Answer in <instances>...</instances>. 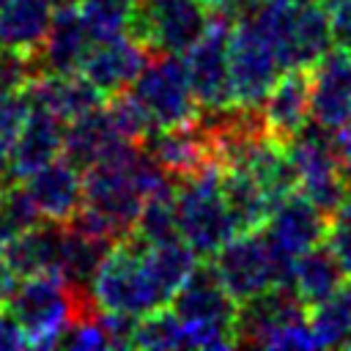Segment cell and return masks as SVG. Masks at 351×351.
Segmentation results:
<instances>
[{"label":"cell","mask_w":351,"mask_h":351,"mask_svg":"<svg viewBox=\"0 0 351 351\" xmlns=\"http://www.w3.org/2000/svg\"><path fill=\"white\" fill-rule=\"evenodd\" d=\"M44 71L36 52L0 47V93H22Z\"/></svg>","instance_id":"836d02e7"},{"label":"cell","mask_w":351,"mask_h":351,"mask_svg":"<svg viewBox=\"0 0 351 351\" xmlns=\"http://www.w3.org/2000/svg\"><path fill=\"white\" fill-rule=\"evenodd\" d=\"M14 282H16V277L11 274V269H8V263H5V255H3V239H0V304L8 299Z\"/></svg>","instance_id":"ab89813d"},{"label":"cell","mask_w":351,"mask_h":351,"mask_svg":"<svg viewBox=\"0 0 351 351\" xmlns=\"http://www.w3.org/2000/svg\"><path fill=\"white\" fill-rule=\"evenodd\" d=\"M30 112L25 93H0V156L8 159V151Z\"/></svg>","instance_id":"8d00e7d4"},{"label":"cell","mask_w":351,"mask_h":351,"mask_svg":"<svg viewBox=\"0 0 351 351\" xmlns=\"http://www.w3.org/2000/svg\"><path fill=\"white\" fill-rule=\"evenodd\" d=\"M261 230H263V239L271 250L274 280L280 285H291L293 258L324 241L326 214L307 195H302L296 189L271 208V214Z\"/></svg>","instance_id":"ba28073f"},{"label":"cell","mask_w":351,"mask_h":351,"mask_svg":"<svg viewBox=\"0 0 351 351\" xmlns=\"http://www.w3.org/2000/svg\"><path fill=\"white\" fill-rule=\"evenodd\" d=\"M93 38L77 11L74 3L69 5H58L52 11V22H49V30L44 36V44L41 49L36 52L38 55V63H41V71L44 74H74L80 71V63L82 58L88 55Z\"/></svg>","instance_id":"44dd1931"},{"label":"cell","mask_w":351,"mask_h":351,"mask_svg":"<svg viewBox=\"0 0 351 351\" xmlns=\"http://www.w3.org/2000/svg\"><path fill=\"white\" fill-rule=\"evenodd\" d=\"M211 263L236 302H244L274 285V261L261 228L230 236L211 255Z\"/></svg>","instance_id":"7c38bea8"},{"label":"cell","mask_w":351,"mask_h":351,"mask_svg":"<svg viewBox=\"0 0 351 351\" xmlns=\"http://www.w3.org/2000/svg\"><path fill=\"white\" fill-rule=\"evenodd\" d=\"M60 247H63V222H47L11 236L3 241V255L16 280L44 271H60Z\"/></svg>","instance_id":"7402d4cb"},{"label":"cell","mask_w":351,"mask_h":351,"mask_svg":"<svg viewBox=\"0 0 351 351\" xmlns=\"http://www.w3.org/2000/svg\"><path fill=\"white\" fill-rule=\"evenodd\" d=\"M145 244L126 236L121 239L99 263V269L90 277V299L104 313H129V315H145L156 307H165L167 299L151 280L145 261H143Z\"/></svg>","instance_id":"277c9868"},{"label":"cell","mask_w":351,"mask_h":351,"mask_svg":"<svg viewBox=\"0 0 351 351\" xmlns=\"http://www.w3.org/2000/svg\"><path fill=\"white\" fill-rule=\"evenodd\" d=\"M3 304L19 321L30 348H55L71 321L99 310L90 291L69 282L60 271L16 280Z\"/></svg>","instance_id":"6da1fadb"},{"label":"cell","mask_w":351,"mask_h":351,"mask_svg":"<svg viewBox=\"0 0 351 351\" xmlns=\"http://www.w3.org/2000/svg\"><path fill=\"white\" fill-rule=\"evenodd\" d=\"M324 3H332V0H324Z\"/></svg>","instance_id":"bcb514c9"},{"label":"cell","mask_w":351,"mask_h":351,"mask_svg":"<svg viewBox=\"0 0 351 351\" xmlns=\"http://www.w3.org/2000/svg\"><path fill=\"white\" fill-rule=\"evenodd\" d=\"M52 5H69V3H74V0H49Z\"/></svg>","instance_id":"7bdbcfd3"},{"label":"cell","mask_w":351,"mask_h":351,"mask_svg":"<svg viewBox=\"0 0 351 351\" xmlns=\"http://www.w3.org/2000/svg\"><path fill=\"white\" fill-rule=\"evenodd\" d=\"M335 143H337V148H340V154H343V159H346V154H351V112H348L346 121L335 129Z\"/></svg>","instance_id":"60d3db41"},{"label":"cell","mask_w":351,"mask_h":351,"mask_svg":"<svg viewBox=\"0 0 351 351\" xmlns=\"http://www.w3.org/2000/svg\"><path fill=\"white\" fill-rule=\"evenodd\" d=\"M148 58H151V52L143 44H137L132 36L123 33L115 38L93 41L88 55L80 63V74L85 80H90L104 96H110L115 90L129 88Z\"/></svg>","instance_id":"2e32d148"},{"label":"cell","mask_w":351,"mask_h":351,"mask_svg":"<svg viewBox=\"0 0 351 351\" xmlns=\"http://www.w3.org/2000/svg\"><path fill=\"white\" fill-rule=\"evenodd\" d=\"M126 140L112 129L104 107L85 112L74 121H69L63 126V154L74 167L85 170L101 159H107L110 154H115L118 148H123Z\"/></svg>","instance_id":"603a6c76"},{"label":"cell","mask_w":351,"mask_h":351,"mask_svg":"<svg viewBox=\"0 0 351 351\" xmlns=\"http://www.w3.org/2000/svg\"><path fill=\"white\" fill-rule=\"evenodd\" d=\"M285 151L299 176V192L307 195L326 217L351 195L343 176V154L335 132L313 118L285 143Z\"/></svg>","instance_id":"8992f818"},{"label":"cell","mask_w":351,"mask_h":351,"mask_svg":"<svg viewBox=\"0 0 351 351\" xmlns=\"http://www.w3.org/2000/svg\"><path fill=\"white\" fill-rule=\"evenodd\" d=\"M219 189L225 197V206L230 211V219L236 225V233L258 230L266 225L274 200L266 195V189L255 181V176L241 165H228L219 170Z\"/></svg>","instance_id":"cb8c5ba5"},{"label":"cell","mask_w":351,"mask_h":351,"mask_svg":"<svg viewBox=\"0 0 351 351\" xmlns=\"http://www.w3.org/2000/svg\"><path fill=\"white\" fill-rule=\"evenodd\" d=\"M269 134L288 143L310 121V69H285L261 104Z\"/></svg>","instance_id":"d6986e66"},{"label":"cell","mask_w":351,"mask_h":351,"mask_svg":"<svg viewBox=\"0 0 351 351\" xmlns=\"http://www.w3.org/2000/svg\"><path fill=\"white\" fill-rule=\"evenodd\" d=\"M38 222H41V214L36 211L22 181H11L8 186L0 189V239L3 241Z\"/></svg>","instance_id":"d6a6232c"},{"label":"cell","mask_w":351,"mask_h":351,"mask_svg":"<svg viewBox=\"0 0 351 351\" xmlns=\"http://www.w3.org/2000/svg\"><path fill=\"white\" fill-rule=\"evenodd\" d=\"M176 189L178 186H167L159 189L154 195H148L140 206V214L134 219L132 228V239H137L140 244L151 247L159 244L165 239L178 236V214H176Z\"/></svg>","instance_id":"f1b7e54d"},{"label":"cell","mask_w":351,"mask_h":351,"mask_svg":"<svg viewBox=\"0 0 351 351\" xmlns=\"http://www.w3.org/2000/svg\"><path fill=\"white\" fill-rule=\"evenodd\" d=\"M329 5V25H332V44L351 55V0H332Z\"/></svg>","instance_id":"74e56055"},{"label":"cell","mask_w":351,"mask_h":351,"mask_svg":"<svg viewBox=\"0 0 351 351\" xmlns=\"http://www.w3.org/2000/svg\"><path fill=\"white\" fill-rule=\"evenodd\" d=\"M250 22L282 69H310L332 49L329 5L324 0H261Z\"/></svg>","instance_id":"7a4b0ae2"},{"label":"cell","mask_w":351,"mask_h":351,"mask_svg":"<svg viewBox=\"0 0 351 351\" xmlns=\"http://www.w3.org/2000/svg\"><path fill=\"white\" fill-rule=\"evenodd\" d=\"M5 3H8V0H0V8H3V5H5Z\"/></svg>","instance_id":"f6af8a7d"},{"label":"cell","mask_w":351,"mask_h":351,"mask_svg":"<svg viewBox=\"0 0 351 351\" xmlns=\"http://www.w3.org/2000/svg\"><path fill=\"white\" fill-rule=\"evenodd\" d=\"M228 71H230V93L239 104L261 107L277 77L285 71L274 55V49L263 41V36L252 27L250 19L236 22L228 38Z\"/></svg>","instance_id":"30bf717a"},{"label":"cell","mask_w":351,"mask_h":351,"mask_svg":"<svg viewBox=\"0 0 351 351\" xmlns=\"http://www.w3.org/2000/svg\"><path fill=\"white\" fill-rule=\"evenodd\" d=\"M25 189L47 222H69L82 206V170L74 167L66 156H58L30 173Z\"/></svg>","instance_id":"e0dca14e"},{"label":"cell","mask_w":351,"mask_h":351,"mask_svg":"<svg viewBox=\"0 0 351 351\" xmlns=\"http://www.w3.org/2000/svg\"><path fill=\"white\" fill-rule=\"evenodd\" d=\"M230 22L211 11V22L203 36L181 55L197 107H225L233 101L230 71H228V38Z\"/></svg>","instance_id":"8fae6325"},{"label":"cell","mask_w":351,"mask_h":351,"mask_svg":"<svg viewBox=\"0 0 351 351\" xmlns=\"http://www.w3.org/2000/svg\"><path fill=\"white\" fill-rule=\"evenodd\" d=\"M132 348H189L186 324L170 310V304L156 307L137 318Z\"/></svg>","instance_id":"f546056e"},{"label":"cell","mask_w":351,"mask_h":351,"mask_svg":"<svg viewBox=\"0 0 351 351\" xmlns=\"http://www.w3.org/2000/svg\"><path fill=\"white\" fill-rule=\"evenodd\" d=\"M343 176H346V184L351 192V154H346V159H343Z\"/></svg>","instance_id":"b9f144b4"},{"label":"cell","mask_w":351,"mask_h":351,"mask_svg":"<svg viewBox=\"0 0 351 351\" xmlns=\"http://www.w3.org/2000/svg\"><path fill=\"white\" fill-rule=\"evenodd\" d=\"M63 121L49 115L47 110L30 107L11 151H8V167L16 181H25L30 173L44 167L47 162L58 159L63 154Z\"/></svg>","instance_id":"ffe728a7"},{"label":"cell","mask_w":351,"mask_h":351,"mask_svg":"<svg viewBox=\"0 0 351 351\" xmlns=\"http://www.w3.org/2000/svg\"><path fill=\"white\" fill-rule=\"evenodd\" d=\"M25 346H27V337H25L19 321L14 318V313L5 304H0V348L11 351V348H25Z\"/></svg>","instance_id":"f35d334b"},{"label":"cell","mask_w":351,"mask_h":351,"mask_svg":"<svg viewBox=\"0 0 351 351\" xmlns=\"http://www.w3.org/2000/svg\"><path fill=\"white\" fill-rule=\"evenodd\" d=\"M307 326L315 346L351 348V285H340L335 293L307 307Z\"/></svg>","instance_id":"83f0119b"},{"label":"cell","mask_w":351,"mask_h":351,"mask_svg":"<svg viewBox=\"0 0 351 351\" xmlns=\"http://www.w3.org/2000/svg\"><path fill=\"white\" fill-rule=\"evenodd\" d=\"M22 93L27 96L30 107L47 110L49 115L60 118L63 123L104 107V99H107L80 71H74V74H41Z\"/></svg>","instance_id":"ac0fdd59"},{"label":"cell","mask_w":351,"mask_h":351,"mask_svg":"<svg viewBox=\"0 0 351 351\" xmlns=\"http://www.w3.org/2000/svg\"><path fill=\"white\" fill-rule=\"evenodd\" d=\"M52 22L49 0H8L0 8V47L38 52Z\"/></svg>","instance_id":"d4e9b609"},{"label":"cell","mask_w":351,"mask_h":351,"mask_svg":"<svg viewBox=\"0 0 351 351\" xmlns=\"http://www.w3.org/2000/svg\"><path fill=\"white\" fill-rule=\"evenodd\" d=\"M219 165H208L178 181L176 189L178 236L195 250L197 258H211L230 236H236V225L219 189Z\"/></svg>","instance_id":"5b68a950"},{"label":"cell","mask_w":351,"mask_h":351,"mask_svg":"<svg viewBox=\"0 0 351 351\" xmlns=\"http://www.w3.org/2000/svg\"><path fill=\"white\" fill-rule=\"evenodd\" d=\"M143 151L176 181H184L208 165H219L214 159L211 140L197 123V118L154 129L143 140Z\"/></svg>","instance_id":"4fadbf2b"},{"label":"cell","mask_w":351,"mask_h":351,"mask_svg":"<svg viewBox=\"0 0 351 351\" xmlns=\"http://www.w3.org/2000/svg\"><path fill=\"white\" fill-rule=\"evenodd\" d=\"M236 307H239V302L222 285L211 258H206L203 263L197 261L195 269L189 271V277L181 282V288L170 299V310L181 321L214 324V326H225V329H233Z\"/></svg>","instance_id":"5bb4252c"},{"label":"cell","mask_w":351,"mask_h":351,"mask_svg":"<svg viewBox=\"0 0 351 351\" xmlns=\"http://www.w3.org/2000/svg\"><path fill=\"white\" fill-rule=\"evenodd\" d=\"M211 8L203 0H134L126 36L151 55H184L208 27Z\"/></svg>","instance_id":"52a82bcc"},{"label":"cell","mask_w":351,"mask_h":351,"mask_svg":"<svg viewBox=\"0 0 351 351\" xmlns=\"http://www.w3.org/2000/svg\"><path fill=\"white\" fill-rule=\"evenodd\" d=\"M129 90L148 110L156 129L184 123L197 115V99L192 93L181 55L154 52L129 85Z\"/></svg>","instance_id":"9c48e42d"},{"label":"cell","mask_w":351,"mask_h":351,"mask_svg":"<svg viewBox=\"0 0 351 351\" xmlns=\"http://www.w3.org/2000/svg\"><path fill=\"white\" fill-rule=\"evenodd\" d=\"M326 247L332 250L337 266L351 280V195L326 217Z\"/></svg>","instance_id":"e575fe53"},{"label":"cell","mask_w":351,"mask_h":351,"mask_svg":"<svg viewBox=\"0 0 351 351\" xmlns=\"http://www.w3.org/2000/svg\"><path fill=\"white\" fill-rule=\"evenodd\" d=\"M203 3H206V5H208V8H214V5H217V3H219V0H203Z\"/></svg>","instance_id":"ee69618b"},{"label":"cell","mask_w":351,"mask_h":351,"mask_svg":"<svg viewBox=\"0 0 351 351\" xmlns=\"http://www.w3.org/2000/svg\"><path fill=\"white\" fill-rule=\"evenodd\" d=\"M104 112L112 123V129L126 140V143H134V145H143V140L156 129L148 110L140 104V99L123 88V90H115L104 99Z\"/></svg>","instance_id":"4dcf8cb0"},{"label":"cell","mask_w":351,"mask_h":351,"mask_svg":"<svg viewBox=\"0 0 351 351\" xmlns=\"http://www.w3.org/2000/svg\"><path fill=\"white\" fill-rule=\"evenodd\" d=\"M58 346L74 348V351H93V348H110V337L101 321V310L80 315L77 321H71L66 326V332L60 335Z\"/></svg>","instance_id":"d590c367"},{"label":"cell","mask_w":351,"mask_h":351,"mask_svg":"<svg viewBox=\"0 0 351 351\" xmlns=\"http://www.w3.org/2000/svg\"><path fill=\"white\" fill-rule=\"evenodd\" d=\"M351 112V55L329 49L310 66V118L326 129H337Z\"/></svg>","instance_id":"9a60e30c"},{"label":"cell","mask_w":351,"mask_h":351,"mask_svg":"<svg viewBox=\"0 0 351 351\" xmlns=\"http://www.w3.org/2000/svg\"><path fill=\"white\" fill-rule=\"evenodd\" d=\"M143 261H145V269H148L151 280L156 282V288L162 291V296L170 304L173 293L181 288V282L195 269L197 255L181 236H173V239H165L159 244L145 247L143 250Z\"/></svg>","instance_id":"4316f807"},{"label":"cell","mask_w":351,"mask_h":351,"mask_svg":"<svg viewBox=\"0 0 351 351\" xmlns=\"http://www.w3.org/2000/svg\"><path fill=\"white\" fill-rule=\"evenodd\" d=\"M93 41L123 36L132 19L134 0H74Z\"/></svg>","instance_id":"1f68e13d"},{"label":"cell","mask_w":351,"mask_h":351,"mask_svg":"<svg viewBox=\"0 0 351 351\" xmlns=\"http://www.w3.org/2000/svg\"><path fill=\"white\" fill-rule=\"evenodd\" d=\"M233 335L236 346L315 348L307 326V304L291 285H269L266 291L239 302Z\"/></svg>","instance_id":"3957f363"},{"label":"cell","mask_w":351,"mask_h":351,"mask_svg":"<svg viewBox=\"0 0 351 351\" xmlns=\"http://www.w3.org/2000/svg\"><path fill=\"white\" fill-rule=\"evenodd\" d=\"M346 274L337 266L332 250L326 247V241L299 252L293 258V271H291V288L299 293V299L313 307L321 299H326L329 293H335L343 285Z\"/></svg>","instance_id":"484cf974"}]
</instances>
